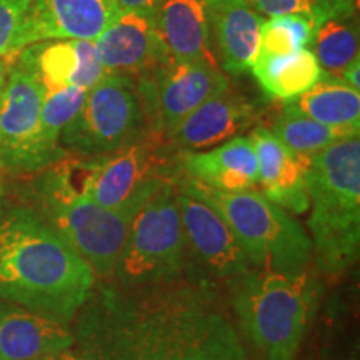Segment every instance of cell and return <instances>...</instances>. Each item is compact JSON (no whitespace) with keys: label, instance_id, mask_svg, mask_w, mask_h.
Returning a JSON list of instances; mask_svg holds the SVG:
<instances>
[{"label":"cell","instance_id":"obj_20","mask_svg":"<svg viewBox=\"0 0 360 360\" xmlns=\"http://www.w3.org/2000/svg\"><path fill=\"white\" fill-rule=\"evenodd\" d=\"M74 344L75 335L64 322L0 302V360H39Z\"/></svg>","mask_w":360,"mask_h":360},{"label":"cell","instance_id":"obj_33","mask_svg":"<svg viewBox=\"0 0 360 360\" xmlns=\"http://www.w3.org/2000/svg\"><path fill=\"white\" fill-rule=\"evenodd\" d=\"M6 80H7L6 60H4V57H0V92H2L4 85H6Z\"/></svg>","mask_w":360,"mask_h":360},{"label":"cell","instance_id":"obj_26","mask_svg":"<svg viewBox=\"0 0 360 360\" xmlns=\"http://www.w3.org/2000/svg\"><path fill=\"white\" fill-rule=\"evenodd\" d=\"M317 25L305 15H278L264 20L260 30V56H290L312 42Z\"/></svg>","mask_w":360,"mask_h":360},{"label":"cell","instance_id":"obj_13","mask_svg":"<svg viewBox=\"0 0 360 360\" xmlns=\"http://www.w3.org/2000/svg\"><path fill=\"white\" fill-rule=\"evenodd\" d=\"M94 44L103 69L109 74L137 77L150 74L169 60V53L150 13L120 12Z\"/></svg>","mask_w":360,"mask_h":360},{"label":"cell","instance_id":"obj_11","mask_svg":"<svg viewBox=\"0 0 360 360\" xmlns=\"http://www.w3.org/2000/svg\"><path fill=\"white\" fill-rule=\"evenodd\" d=\"M174 184L188 254L197 260L207 278L231 283L249 272V260L222 215L177 179Z\"/></svg>","mask_w":360,"mask_h":360},{"label":"cell","instance_id":"obj_14","mask_svg":"<svg viewBox=\"0 0 360 360\" xmlns=\"http://www.w3.org/2000/svg\"><path fill=\"white\" fill-rule=\"evenodd\" d=\"M17 64L32 72L44 92L67 87L90 90L109 74L94 40H47L27 45L19 52Z\"/></svg>","mask_w":360,"mask_h":360},{"label":"cell","instance_id":"obj_23","mask_svg":"<svg viewBox=\"0 0 360 360\" xmlns=\"http://www.w3.org/2000/svg\"><path fill=\"white\" fill-rule=\"evenodd\" d=\"M265 94L272 98L292 101L322 77L323 70L309 47L290 56H257L250 69Z\"/></svg>","mask_w":360,"mask_h":360},{"label":"cell","instance_id":"obj_30","mask_svg":"<svg viewBox=\"0 0 360 360\" xmlns=\"http://www.w3.org/2000/svg\"><path fill=\"white\" fill-rule=\"evenodd\" d=\"M164 0H117L120 12H142L154 15Z\"/></svg>","mask_w":360,"mask_h":360},{"label":"cell","instance_id":"obj_3","mask_svg":"<svg viewBox=\"0 0 360 360\" xmlns=\"http://www.w3.org/2000/svg\"><path fill=\"white\" fill-rule=\"evenodd\" d=\"M305 186L317 262L327 274L344 272L359 259L360 139H345L307 157Z\"/></svg>","mask_w":360,"mask_h":360},{"label":"cell","instance_id":"obj_24","mask_svg":"<svg viewBox=\"0 0 360 360\" xmlns=\"http://www.w3.org/2000/svg\"><path fill=\"white\" fill-rule=\"evenodd\" d=\"M270 132L276 135L289 150L300 157H310L330 147L332 143L350 137H359V135L345 132V130L332 129L315 122L314 119H309L307 115L290 109L289 105H283Z\"/></svg>","mask_w":360,"mask_h":360},{"label":"cell","instance_id":"obj_22","mask_svg":"<svg viewBox=\"0 0 360 360\" xmlns=\"http://www.w3.org/2000/svg\"><path fill=\"white\" fill-rule=\"evenodd\" d=\"M285 105L327 127L359 135L360 90L350 87L340 75L323 72L312 87L287 101Z\"/></svg>","mask_w":360,"mask_h":360},{"label":"cell","instance_id":"obj_4","mask_svg":"<svg viewBox=\"0 0 360 360\" xmlns=\"http://www.w3.org/2000/svg\"><path fill=\"white\" fill-rule=\"evenodd\" d=\"M238 326L262 360H295L317 310L321 289L307 270H249L231 282Z\"/></svg>","mask_w":360,"mask_h":360},{"label":"cell","instance_id":"obj_12","mask_svg":"<svg viewBox=\"0 0 360 360\" xmlns=\"http://www.w3.org/2000/svg\"><path fill=\"white\" fill-rule=\"evenodd\" d=\"M157 134L167 135L202 103L229 85L219 65L210 62L172 60L150 72Z\"/></svg>","mask_w":360,"mask_h":360},{"label":"cell","instance_id":"obj_25","mask_svg":"<svg viewBox=\"0 0 360 360\" xmlns=\"http://www.w3.org/2000/svg\"><path fill=\"white\" fill-rule=\"evenodd\" d=\"M352 19L327 20L315 30L310 51L326 74L340 75L359 57V27Z\"/></svg>","mask_w":360,"mask_h":360},{"label":"cell","instance_id":"obj_8","mask_svg":"<svg viewBox=\"0 0 360 360\" xmlns=\"http://www.w3.org/2000/svg\"><path fill=\"white\" fill-rule=\"evenodd\" d=\"M188 260L177 192L170 179L135 214L112 277L122 287L169 283L192 276Z\"/></svg>","mask_w":360,"mask_h":360},{"label":"cell","instance_id":"obj_16","mask_svg":"<svg viewBox=\"0 0 360 360\" xmlns=\"http://www.w3.org/2000/svg\"><path fill=\"white\" fill-rule=\"evenodd\" d=\"M257 117L254 102L227 87L202 103L165 137L180 152H199L237 137Z\"/></svg>","mask_w":360,"mask_h":360},{"label":"cell","instance_id":"obj_15","mask_svg":"<svg viewBox=\"0 0 360 360\" xmlns=\"http://www.w3.org/2000/svg\"><path fill=\"white\" fill-rule=\"evenodd\" d=\"M119 13L117 0H34L22 49L47 40H96Z\"/></svg>","mask_w":360,"mask_h":360},{"label":"cell","instance_id":"obj_19","mask_svg":"<svg viewBox=\"0 0 360 360\" xmlns=\"http://www.w3.org/2000/svg\"><path fill=\"white\" fill-rule=\"evenodd\" d=\"M179 160L188 179L214 191L242 192L257 186V157L245 135L204 152H180Z\"/></svg>","mask_w":360,"mask_h":360},{"label":"cell","instance_id":"obj_28","mask_svg":"<svg viewBox=\"0 0 360 360\" xmlns=\"http://www.w3.org/2000/svg\"><path fill=\"white\" fill-rule=\"evenodd\" d=\"M89 90L77 89V87H67L51 90V92H44L42 102V127L45 139L52 147L60 148V135L64 132L67 125H69L77 112L82 107V103L87 97Z\"/></svg>","mask_w":360,"mask_h":360},{"label":"cell","instance_id":"obj_6","mask_svg":"<svg viewBox=\"0 0 360 360\" xmlns=\"http://www.w3.org/2000/svg\"><path fill=\"white\" fill-rule=\"evenodd\" d=\"M177 180L222 215L249 264L257 270L297 274L307 267L312 255L307 232L294 215L269 200L262 192L255 188L222 192L188 177Z\"/></svg>","mask_w":360,"mask_h":360},{"label":"cell","instance_id":"obj_32","mask_svg":"<svg viewBox=\"0 0 360 360\" xmlns=\"http://www.w3.org/2000/svg\"><path fill=\"white\" fill-rule=\"evenodd\" d=\"M39 360H89V359L80 352H72V350L69 349V350H64V352L47 355V357H42Z\"/></svg>","mask_w":360,"mask_h":360},{"label":"cell","instance_id":"obj_10","mask_svg":"<svg viewBox=\"0 0 360 360\" xmlns=\"http://www.w3.org/2000/svg\"><path fill=\"white\" fill-rule=\"evenodd\" d=\"M155 143L146 137L110 155L77 162L82 191L103 209L135 215L170 180Z\"/></svg>","mask_w":360,"mask_h":360},{"label":"cell","instance_id":"obj_27","mask_svg":"<svg viewBox=\"0 0 360 360\" xmlns=\"http://www.w3.org/2000/svg\"><path fill=\"white\" fill-rule=\"evenodd\" d=\"M255 12L267 17L305 15L312 19L317 29L323 22L352 19L355 0H247Z\"/></svg>","mask_w":360,"mask_h":360},{"label":"cell","instance_id":"obj_18","mask_svg":"<svg viewBox=\"0 0 360 360\" xmlns=\"http://www.w3.org/2000/svg\"><path fill=\"white\" fill-rule=\"evenodd\" d=\"M249 139L257 157V184H260V192L287 212H307L309 195L305 186L307 157H300L289 150L264 125L252 130Z\"/></svg>","mask_w":360,"mask_h":360},{"label":"cell","instance_id":"obj_29","mask_svg":"<svg viewBox=\"0 0 360 360\" xmlns=\"http://www.w3.org/2000/svg\"><path fill=\"white\" fill-rule=\"evenodd\" d=\"M34 0H0V57L19 56Z\"/></svg>","mask_w":360,"mask_h":360},{"label":"cell","instance_id":"obj_9","mask_svg":"<svg viewBox=\"0 0 360 360\" xmlns=\"http://www.w3.org/2000/svg\"><path fill=\"white\" fill-rule=\"evenodd\" d=\"M44 89L32 72L17 64L0 92V167L37 172L64 157L52 147L42 127Z\"/></svg>","mask_w":360,"mask_h":360},{"label":"cell","instance_id":"obj_21","mask_svg":"<svg viewBox=\"0 0 360 360\" xmlns=\"http://www.w3.org/2000/svg\"><path fill=\"white\" fill-rule=\"evenodd\" d=\"M169 58L217 64L207 0H164L154 13Z\"/></svg>","mask_w":360,"mask_h":360},{"label":"cell","instance_id":"obj_5","mask_svg":"<svg viewBox=\"0 0 360 360\" xmlns=\"http://www.w3.org/2000/svg\"><path fill=\"white\" fill-rule=\"evenodd\" d=\"M40 215L79 252L96 276L110 278L135 215L103 209L82 191L77 162H56L37 182Z\"/></svg>","mask_w":360,"mask_h":360},{"label":"cell","instance_id":"obj_1","mask_svg":"<svg viewBox=\"0 0 360 360\" xmlns=\"http://www.w3.org/2000/svg\"><path fill=\"white\" fill-rule=\"evenodd\" d=\"M89 360H249L212 281L122 287L105 282L80 310Z\"/></svg>","mask_w":360,"mask_h":360},{"label":"cell","instance_id":"obj_7","mask_svg":"<svg viewBox=\"0 0 360 360\" xmlns=\"http://www.w3.org/2000/svg\"><path fill=\"white\" fill-rule=\"evenodd\" d=\"M127 74H107L94 85L60 135V148L87 159L110 155L152 132L154 109L146 79Z\"/></svg>","mask_w":360,"mask_h":360},{"label":"cell","instance_id":"obj_17","mask_svg":"<svg viewBox=\"0 0 360 360\" xmlns=\"http://www.w3.org/2000/svg\"><path fill=\"white\" fill-rule=\"evenodd\" d=\"M217 64L229 75L249 72L259 56L264 19L247 0H207Z\"/></svg>","mask_w":360,"mask_h":360},{"label":"cell","instance_id":"obj_31","mask_svg":"<svg viewBox=\"0 0 360 360\" xmlns=\"http://www.w3.org/2000/svg\"><path fill=\"white\" fill-rule=\"evenodd\" d=\"M340 77L344 79L350 87H354L355 90H360V58L359 57L350 62V64L342 70Z\"/></svg>","mask_w":360,"mask_h":360},{"label":"cell","instance_id":"obj_2","mask_svg":"<svg viewBox=\"0 0 360 360\" xmlns=\"http://www.w3.org/2000/svg\"><path fill=\"white\" fill-rule=\"evenodd\" d=\"M96 272L39 212L0 220V300L67 323L96 289Z\"/></svg>","mask_w":360,"mask_h":360}]
</instances>
